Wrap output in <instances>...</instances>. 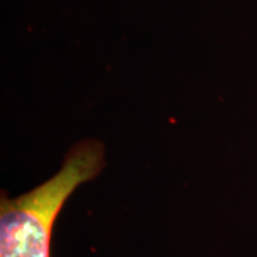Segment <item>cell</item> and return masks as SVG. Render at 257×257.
Listing matches in <instances>:
<instances>
[{"label":"cell","instance_id":"cell-1","mask_svg":"<svg viewBox=\"0 0 257 257\" xmlns=\"http://www.w3.org/2000/svg\"><path fill=\"white\" fill-rule=\"evenodd\" d=\"M105 167V147L94 138L80 141L64 156L61 168L24 194L0 199V257H51L57 214L80 185Z\"/></svg>","mask_w":257,"mask_h":257}]
</instances>
